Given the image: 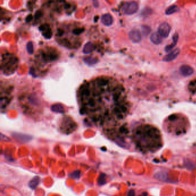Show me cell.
I'll list each match as a JSON object with an SVG mask.
<instances>
[{"label": "cell", "instance_id": "1", "mask_svg": "<svg viewBox=\"0 0 196 196\" xmlns=\"http://www.w3.org/2000/svg\"><path fill=\"white\" fill-rule=\"evenodd\" d=\"M79 99L83 114L101 126H113L127 115L128 106L125 91L116 80L105 76L83 84Z\"/></svg>", "mask_w": 196, "mask_h": 196}, {"label": "cell", "instance_id": "2", "mask_svg": "<svg viewBox=\"0 0 196 196\" xmlns=\"http://www.w3.org/2000/svg\"><path fill=\"white\" fill-rule=\"evenodd\" d=\"M132 137L136 145L143 149L155 150L162 144L160 131L150 124L137 127L133 131Z\"/></svg>", "mask_w": 196, "mask_h": 196}, {"label": "cell", "instance_id": "3", "mask_svg": "<svg viewBox=\"0 0 196 196\" xmlns=\"http://www.w3.org/2000/svg\"><path fill=\"white\" fill-rule=\"evenodd\" d=\"M57 55L55 53H42L36 59V65H42L41 67H45V65L50 64L57 59Z\"/></svg>", "mask_w": 196, "mask_h": 196}, {"label": "cell", "instance_id": "4", "mask_svg": "<svg viewBox=\"0 0 196 196\" xmlns=\"http://www.w3.org/2000/svg\"><path fill=\"white\" fill-rule=\"evenodd\" d=\"M139 9L137 3L135 1L125 3L122 7V11L125 15H132L136 13Z\"/></svg>", "mask_w": 196, "mask_h": 196}, {"label": "cell", "instance_id": "5", "mask_svg": "<svg viewBox=\"0 0 196 196\" xmlns=\"http://www.w3.org/2000/svg\"><path fill=\"white\" fill-rule=\"evenodd\" d=\"M15 58L13 57L6 56L5 58H4V70L5 71V72H9V74L11 71L12 73L13 72L15 69V66L17 64V63H15Z\"/></svg>", "mask_w": 196, "mask_h": 196}, {"label": "cell", "instance_id": "6", "mask_svg": "<svg viewBox=\"0 0 196 196\" xmlns=\"http://www.w3.org/2000/svg\"><path fill=\"white\" fill-rule=\"evenodd\" d=\"M171 32V27L167 22H163L158 28V33L162 38H167Z\"/></svg>", "mask_w": 196, "mask_h": 196}, {"label": "cell", "instance_id": "7", "mask_svg": "<svg viewBox=\"0 0 196 196\" xmlns=\"http://www.w3.org/2000/svg\"><path fill=\"white\" fill-rule=\"evenodd\" d=\"M129 37L132 42L134 43H138L142 40V34L139 30L134 29L129 32Z\"/></svg>", "mask_w": 196, "mask_h": 196}, {"label": "cell", "instance_id": "8", "mask_svg": "<svg viewBox=\"0 0 196 196\" xmlns=\"http://www.w3.org/2000/svg\"><path fill=\"white\" fill-rule=\"evenodd\" d=\"M180 53V49L179 48H176L174 50L170 52V53H168L167 55H166L163 58V60L166 62H170L171 61L174 60L175 59H177Z\"/></svg>", "mask_w": 196, "mask_h": 196}, {"label": "cell", "instance_id": "9", "mask_svg": "<svg viewBox=\"0 0 196 196\" xmlns=\"http://www.w3.org/2000/svg\"><path fill=\"white\" fill-rule=\"evenodd\" d=\"M180 72L183 76L188 77L194 73V70L189 65H183L180 68Z\"/></svg>", "mask_w": 196, "mask_h": 196}, {"label": "cell", "instance_id": "10", "mask_svg": "<svg viewBox=\"0 0 196 196\" xmlns=\"http://www.w3.org/2000/svg\"><path fill=\"white\" fill-rule=\"evenodd\" d=\"M150 40L154 44L159 45L162 42V37L158 32H154L150 36Z\"/></svg>", "mask_w": 196, "mask_h": 196}, {"label": "cell", "instance_id": "11", "mask_svg": "<svg viewBox=\"0 0 196 196\" xmlns=\"http://www.w3.org/2000/svg\"><path fill=\"white\" fill-rule=\"evenodd\" d=\"M101 22L105 26H110L113 22V17L110 14H105L102 16Z\"/></svg>", "mask_w": 196, "mask_h": 196}, {"label": "cell", "instance_id": "12", "mask_svg": "<svg viewBox=\"0 0 196 196\" xmlns=\"http://www.w3.org/2000/svg\"><path fill=\"white\" fill-rule=\"evenodd\" d=\"M154 178L160 181H167L168 180V176L165 171H158L154 175Z\"/></svg>", "mask_w": 196, "mask_h": 196}, {"label": "cell", "instance_id": "13", "mask_svg": "<svg viewBox=\"0 0 196 196\" xmlns=\"http://www.w3.org/2000/svg\"><path fill=\"white\" fill-rule=\"evenodd\" d=\"M178 34L177 33H175V34H174V35L173 37V42L172 43V44L166 46L165 47V51L167 52H169L170 51H171L174 48V47L177 44V43L178 42Z\"/></svg>", "mask_w": 196, "mask_h": 196}, {"label": "cell", "instance_id": "14", "mask_svg": "<svg viewBox=\"0 0 196 196\" xmlns=\"http://www.w3.org/2000/svg\"><path fill=\"white\" fill-rule=\"evenodd\" d=\"M40 181V177H38V176H36V177H33V178L29 182L28 186H29V187L31 189L34 190V189H35L37 188V186L39 185Z\"/></svg>", "mask_w": 196, "mask_h": 196}, {"label": "cell", "instance_id": "15", "mask_svg": "<svg viewBox=\"0 0 196 196\" xmlns=\"http://www.w3.org/2000/svg\"><path fill=\"white\" fill-rule=\"evenodd\" d=\"M40 30L42 32L43 34L45 36L46 38L49 39L52 36V32L51 30L50 29L49 27H46V26H41L40 28Z\"/></svg>", "mask_w": 196, "mask_h": 196}, {"label": "cell", "instance_id": "16", "mask_svg": "<svg viewBox=\"0 0 196 196\" xmlns=\"http://www.w3.org/2000/svg\"><path fill=\"white\" fill-rule=\"evenodd\" d=\"M179 11V8L178 6L177 5H172L170 6V7H168L167 9H166V15H173L177 12Z\"/></svg>", "mask_w": 196, "mask_h": 196}, {"label": "cell", "instance_id": "17", "mask_svg": "<svg viewBox=\"0 0 196 196\" xmlns=\"http://www.w3.org/2000/svg\"><path fill=\"white\" fill-rule=\"evenodd\" d=\"M93 49H94V46L92 44V43H88L83 47V52L85 54L89 53L93 51Z\"/></svg>", "mask_w": 196, "mask_h": 196}, {"label": "cell", "instance_id": "18", "mask_svg": "<svg viewBox=\"0 0 196 196\" xmlns=\"http://www.w3.org/2000/svg\"><path fill=\"white\" fill-rule=\"evenodd\" d=\"M142 33L143 34L144 36H148L150 32H151V28L149 26H146V25H143L142 27Z\"/></svg>", "mask_w": 196, "mask_h": 196}, {"label": "cell", "instance_id": "19", "mask_svg": "<svg viewBox=\"0 0 196 196\" xmlns=\"http://www.w3.org/2000/svg\"><path fill=\"white\" fill-rule=\"evenodd\" d=\"M105 183V175L104 174H101L98 179V184L99 185H104Z\"/></svg>", "mask_w": 196, "mask_h": 196}, {"label": "cell", "instance_id": "20", "mask_svg": "<svg viewBox=\"0 0 196 196\" xmlns=\"http://www.w3.org/2000/svg\"><path fill=\"white\" fill-rule=\"evenodd\" d=\"M27 49L28 51V52L30 54H32L33 52V44L32 42H29L27 44Z\"/></svg>", "mask_w": 196, "mask_h": 196}, {"label": "cell", "instance_id": "21", "mask_svg": "<svg viewBox=\"0 0 196 196\" xmlns=\"http://www.w3.org/2000/svg\"><path fill=\"white\" fill-rule=\"evenodd\" d=\"M80 175H81V172L79 170H76V171H74L73 173H71V177L74 178H76V179H78L80 177Z\"/></svg>", "mask_w": 196, "mask_h": 196}, {"label": "cell", "instance_id": "22", "mask_svg": "<svg viewBox=\"0 0 196 196\" xmlns=\"http://www.w3.org/2000/svg\"><path fill=\"white\" fill-rule=\"evenodd\" d=\"M57 109L59 110V112H62V111H63V108L60 106V105H56L52 107V110L56 111Z\"/></svg>", "mask_w": 196, "mask_h": 196}, {"label": "cell", "instance_id": "23", "mask_svg": "<svg viewBox=\"0 0 196 196\" xmlns=\"http://www.w3.org/2000/svg\"><path fill=\"white\" fill-rule=\"evenodd\" d=\"M83 30H84L82 29V28H77V29H76V30H73V33L76 35H78V34H79L81 33H82Z\"/></svg>", "mask_w": 196, "mask_h": 196}, {"label": "cell", "instance_id": "24", "mask_svg": "<svg viewBox=\"0 0 196 196\" xmlns=\"http://www.w3.org/2000/svg\"><path fill=\"white\" fill-rule=\"evenodd\" d=\"M127 196H135V192L134 190H130L128 193V195Z\"/></svg>", "mask_w": 196, "mask_h": 196}, {"label": "cell", "instance_id": "25", "mask_svg": "<svg viewBox=\"0 0 196 196\" xmlns=\"http://www.w3.org/2000/svg\"><path fill=\"white\" fill-rule=\"evenodd\" d=\"M93 5L95 7H98V0H93Z\"/></svg>", "mask_w": 196, "mask_h": 196}, {"label": "cell", "instance_id": "26", "mask_svg": "<svg viewBox=\"0 0 196 196\" xmlns=\"http://www.w3.org/2000/svg\"><path fill=\"white\" fill-rule=\"evenodd\" d=\"M32 16L31 15H29L27 17V19H26V21L27 22H30L31 20H32Z\"/></svg>", "mask_w": 196, "mask_h": 196}, {"label": "cell", "instance_id": "27", "mask_svg": "<svg viewBox=\"0 0 196 196\" xmlns=\"http://www.w3.org/2000/svg\"><path fill=\"white\" fill-rule=\"evenodd\" d=\"M139 196H148V194L147 192H143Z\"/></svg>", "mask_w": 196, "mask_h": 196}]
</instances>
